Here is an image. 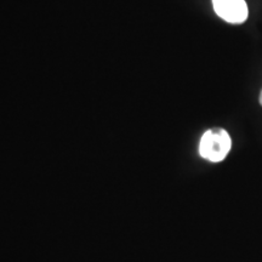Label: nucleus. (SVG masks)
Returning a JSON list of instances; mask_svg holds the SVG:
<instances>
[{
  "instance_id": "nucleus-1",
  "label": "nucleus",
  "mask_w": 262,
  "mask_h": 262,
  "mask_svg": "<svg viewBox=\"0 0 262 262\" xmlns=\"http://www.w3.org/2000/svg\"><path fill=\"white\" fill-rule=\"evenodd\" d=\"M232 140L222 127H212L203 134L199 142V155L211 163H220L231 150Z\"/></svg>"
},
{
  "instance_id": "nucleus-2",
  "label": "nucleus",
  "mask_w": 262,
  "mask_h": 262,
  "mask_svg": "<svg viewBox=\"0 0 262 262\" xmlns=\"http://www.w3.org/2000/svg\"><path fill=\"white\" fill-rule=\"evenodd\" d=\"M215 12L228 24H243L248 18V5L245 0H212Z\"/></svg>"
},
{
  "instance_id": "nucleus-3",
  "label": "nucleus",
  "mask_w": 262,
  "mask_h": 262,
  "mask_svg": "<svg viewBox=\"0 0 262 262\" xmlns=\"http://www.w3.org/2000/svg\"><path fill=\"white\" fill-rule=\"evenodd\" d=\"M258 101H260V104L262 106V90H261V93H260V97H258Z\"/></svg>"
}]
</instances>
